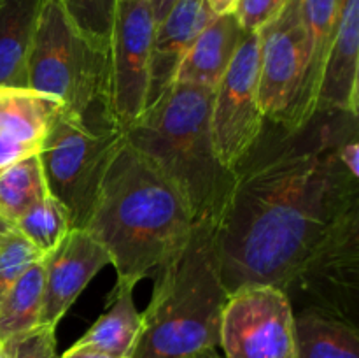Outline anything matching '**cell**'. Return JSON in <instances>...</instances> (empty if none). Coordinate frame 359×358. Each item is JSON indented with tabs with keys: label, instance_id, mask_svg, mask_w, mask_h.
<instances>
[{
	"label": "cell",
	"instance_id": "6da1fadb",
	"mask_svg": "<svg viewBox=\"0 0 359 358\" xmlns=\"http://www.w3.org/2000/svg\"><path fill=\"white\" fill-rule=\"evenodd\" d=\"M358 116L316 111L304 125L266 119L233 167L214 227L228 293L272 284L293 307L339 304L359 290V178L339 158Z\"/></svg>",
	"mask_w": 359,
	"mask_h": 358
},
{
	"label": "cell",
	"instance_id": "7a4b0ae2",
	"mask_svg": "<svg viewBox=\"0 0 359 358\" xmlns=\"http://www.w3.org/2000/svg\"><path fill=\"white\" fill-rule=\"evenodd\" d=\"M195 223L181 190L125 137L84 227L107 249L118 277L139 283L188 239Z\"/></svg>",
	"mask_w": 359,
	"mask_h": 358
},
{
	"label": "cell",
	"instance_id": "3957f363",
	"mask_svg": "<svg viewBox=\"0 0 359 358\" xmlns=\"http://www.w3.org/2000/svg\"><path fill=\"white\" fill-rule=\"evenodd\" d=\"M214 227L196 221L188 239L158 267L153 297L130 358H193L219 346L228 300Z\"/></svg>",
	"mask_w": 359,
	"mask_h": 358
},
{
	"label": "cell",
	"instance_id": "277c9868",
	"mask_svg": "<svg viewBox=\"0 0 359 358\" xmlns=\"http://www.w3.org/2000/svg\"><path fill=\"white\" fill-rule=\"evenodd\" d=\"M212 95L210 88L174 83L126 126L125 137L181 190L195 221L216 225L233 174L223 167L214 150Z\"/></svg>",
	"mask_w": 359,
	"mask_h": 358
},
{
	"label": "cell",
	"instance_id": "5b68a950",
	"mask_svg": "<svg viewBox=\"0 0 359 358\" xmlns=\"http://www.w3.org/2000/svg\"><path fill=\"white\" fill-rule=\"evenodd\" d=\"M109 81V53L84 39L56 0H44L28 58V90L56 98L70 114L102 125L112 123Z\"/></svg>",
	"mask_w": 359,
	"mask_h": 358
},
{
	"label": "cell",
	"instance_id": "8992f818",
	"mask_svg": "<svg viewBox=\"0 0 359 358\" xmlns=\"http://www.w3.org/2000/svg\"><path fill=\"white\" fill-rule=\"evenodd\" d=\"M125 142L112 123L93 125L60 109L37 151L49 195L65 209L72 228H84L104 175Z\"/></svg>",
	"mask_w": 359,
	"mask_h": 358
},
{
	"label": "cell",
	"instance_id": "52a82bcc",
	"mask_svg": "<svg viewBox=\"0 0 359 358\" xmlns=\"http://www.w3.org/2000/svg\"><path fill=\"white\" fill-rule=\"evenodd\" d=\"M265 121L259 102V35L245 32L210 105V135L224 168L233 171L256 142Z\"/></svg>",
	"mask_w": 359,
	"mask_h": 358
},
{
	"label": "cell",
	"instance_id": "ba28073f",
	"mask_svg": "<svg viewBox=\"0 0 359 358\" xmlns=\"http://www.w3.org/2000/svg\"><path fill=\"white\" fill-rule=\"evenodd\" d=\"M219 346L224 358H294V312L286 295L272 284H244L231 291Z\"/></svg>",
	"mask_w": 359,
	"mask_h": 358
},
{
	"label": "cell",
	"instance_id": "9c48e42d",
	"mask_svg": "<svg viewBox=\"0 0 359 358\" xmlns=\"http://www.w3.org/2000/svg\"><path fill=\"white\" fill-rule=\"evenodd\" d=\"M259 35V102L266 119L286 125L309 62L302 0H290Z\"/></svg>",
	"mask_w": 359,
	"mask_h": 358
},
{
	"label": "cell",
	"instance_id": "30bf717a",
	"mask_svg": "<svg viewBox=\"0 0 359 358\" xmlns=\"http://www.w3.org/2000/svg\"><path fill=\"white\" fill-rule=\"evenodd\" d=\"M105 265H111L107 249L86 228H72L53 251L42 256L44 298L39 325L56 329L62 316Z\"/></svg>",
	"mask_w": 359,
	"mask_h": 358
},
{
	"label": "cell",
	"instance_id": "8fae6325",
	"mask_svg": "<svg viewBox=\"0 0 359 358\" xmlns=\"http://www.w3.org/2000/svg\"><path fill=\"white\" fill-rule=\"evenodd\" d=\"M316 111H344L359 116V0H339Z\"/></svg>",
	"mask_w": 359,
	"mask_h": 358
},
{
	"label": "cell",
	"instance_id": "7c38bea8",
	"mask_svg": "<svg viewBox=\"0 0 359 358\" xmlns=\"http://www.w3.org/2000/svg\"><path fill=\"white\" fill-rule=\"evenodd\" d=\"M214 18L205 0H179L156 25L147 62L146 107L174 84L189 46Z\"/></svg>",
	"mask_w": 359,
	"mask_h": 358
},
{
	"label": "cell",
	"instance_id": "4fadbf2b",
	"mask_svg": "<svg viewBox=\"0 0 359 358\" xmlns=\"http://www.w3.org/2000/svg\"><path fill=\"white\" fill-rule=\"evenodd\" d=\"M245 32L235 14L216 16L189 46L174 83L216 90L230 67Z\"/></svg>",
	"mask_w": 359,
	"mask_h": 358
},
{
	"label": "cell",
	"instance_id": "5bb4252c",
	"mask_svg": "<svg viewBox=\"0 0 359 358\" xmlns=\"http://www.w3.org/2000/svg\"><path fill=\"white\" fill-rule=\"evenodd\" d=\"M44 0H0V88L28 90V58Z\"/></svg>",
	"mask_w": 359,
	"mask_h": 358
},
{
	"label": "cell",
	"instance_id": "9a60e30c",
	"mask_svg": "<svg viewBox=\"0 0 359 358\" xmlns=\"http://www.w3.org/2000/svg\"><path fill=\"white\" fill-rule=\"evenodd\" d=\"M302 7H304V20L307 27L309 62L300 93L291 109L286 126L304 125L316 112L319 81L335 28L339 0H302Z\"/></svg>",
	"mask_w": 359,
	"mask_h": 358
},
{
	"label": "cell",
	"instance_id": "2e32d148",
	"mask_svg": "<svg viewBox=\"0 0 359 358\" xmlns=\"http://www.w3.org/2000/svg\"><path fill=\"white\" fill-rule=\"evenodd\" d=\"M62 107L56 98L37 91L0 88V137L37 153Z\"/></svg>",
	"mask_w": 359,
	"mask_h": 358
},
{
	"label": "cell",
	"instance_id": "e0dca14e",
	"mask_svg": "<svg viewBox=\"0 0 359 358\" xmlns=\"http://www.w3.org/2000/svg\"><path fill=\"white\" fill-rule=\"evenodd\" d=\"M137 281L118 277L107 311L77 340V346H90L114 357L130 358L142 318L133 302Z\"/></svg>",
	"mask_w": 359,
	"mask_h": 358
},
{
	"label": "cell",
	"instance_id": "ac0fdd59",
	"mask_svg": "<svg viewBox=\"0 0 359 358\" xmlns=\"http://www.w3.org/2000/svg\"><path fill=\"white\" fill-rule=\"evenodd\" d=\"M294 358H359L358 325L333 316L294 314Z\"/></svg>",
	"mask_w": 359,
	"mask_h": 358
},
{
	"label": "cell",
	"instance_id": "d6986e66",
	"mask_svg": "<svg viewBox=\"0 0 359 358\" xmlns=\"http://www.w3.org/2000/svg\"><path fill=\"white\" fill-rule=\"evenodd\" d=\"M44 298L42 258L35 262L0 304V340L25 333L39 325Z\"/></svg>",
	"mask_w": 359,
	"mask_h": 358
},
{
	"label": "cell",
	"instance_id": "ffe728a7",
	"mask_svg": "<svg viewBox=\"0 0 359 358\" xmlns=\"http://www.w3.org/2000/svg\"><path fill=\"white\" fill-rule=\"evenodd\" d=\"M46 195L48 190L37 153L0 168V214L13 225Z\"/></svg>",
	"mask_w": 359,
	"mask_h": 358
},
{
	"label": "cell",
	"instance_id": "44dd1931",
	"mask_svg": "<svg viewBox=\"0 0 359 358\" xmlns=\"http://www.w3.org/2000/svg\"><path fill=\"white\" fill-rule=\"evenodd\" d=\"M14 228L44 256L62 242L72 225L65 209L48 193L14 223Z\"/></svg>",
	"mask_w": 359,
	"mask_h": 358
},
{
	"label": "cell",
	"instance_id": "7402d4cb",
	"mask_svg": "<svg viewBox=\"0 0 359 358\" xmlns=\"http://www.w3.org/2000/svg\"><path fill=\"white\" fill-rule=\"evenodd\" d=\"M84 39L109 53L118 0H56Z\"/></svg>",
	"mask_w": 359,
	"mask_h": 358
},
{
	"label": "cell",
	"instance_id": "603a6c76",
	"mask_svg": "<svg viewBox=\"0 0 359 358\" xmlns=\"http://www.w3.org/2000/svg\"><path fill=\"white\" fill-rule=\"evenodd\" d=\"M42 258L41 253L14 228L0 246V304L16 281Z\"/></svg>",
	"mask_w": 359,
	"mask_h": 358
},
{
	"label": "cell",
	"instance_id": "cb8c5ba5",
	"mask_svg": "<svg viewBox=\"0 0 359 358\" xmlns=\"http://www.w3.org/2000/svg\"><path fill=\"white\" fill-rule=\"evenodd\" d=\"M6 358H58L55 329L37 325L25 333L2 340Z\"/></svg>",
	"mask_w": 359,
	"mask_h": 358
},
{
	"label": "cell",
	"instance_id": "d4e9b609",
	"mask_svg": "<svg viewBox=\"0 0 359 358\" xmlns=\"http://www.w3.org/2000/svg\"><path fill=\"white\" fill-rule=\"evenodd\" d=\"M290 0H238L235 18L244 32H258L272 21Z\"/></svg>",
	"mask_w": 359,
	"mask_h": 358
},
{
	"label": "cell",
	"instance_id": "484cf974",
	"mask_svg": "<svg viewBox=\"0 0 359 358\" xmlns=\"http://www.w3.org/2000/svg\"><path fill=\"white\" fill-rule=\"evenodd\" d=\"M339 158L347 171L353 175L359 178V144H358V132L347 137L339 147Z\"/></svg>",
	"mask_w": 359,
	"mask_h": 358
},
{
	"label": "cell",
	"instance_id": "4316f807",
	"mask_svg": "<svg viewBox=\"0 0 359 358\" xmlns=\"http://www.w3.org/2000/svg\"><path fill=\"white\" fill-rule=\"evenodd\" d=\"M60 358H121V357H114V354L104 353L100 350H95V347L90 346H77L74 344L69 351H65V354H62Z\"/></svg>",
	"mask_w": 359,
	"mask_h": 358
},
{
	"label": "cell",
	"instance_id": "83f0119b",
	"mask_svg": "<svg viewBox=\"0 0 359 358\" xmlns=\"http://www.w3.org/2000/svg\"><path fill=\"white\" fill-rule=\"evenodd\" d=\"M209 9L212 11L214 16H226L233 14L238 6V0H205Z\"/></svg>",
	"mask_w": 359,
	"mask_h": 358
},
{
	"label": "cell",
	"instance_id": "f1b7e54d",
	"mask_svg": "<svg viewBox=\"0 0 359 358\" xmlns=\"http://www.w3.org/2000/svg\"><path fill=\"white\" fill-rule=\"evenodd\" d=\"M177 2L179 0H149L151 11H153V16H154V21H156V25L167 16L168 11H170Z\"/></svg>",
	"mask_w": 359,
	"mask_h": 358
},
{
	"label": "cell",
	"instance_id": "f546056e",
	"mask_svg": "<svg viewBox=\"0 0 359 358\" xmlns=\"http://www.w3.org/2000/svg\"><path fill=\"white\" fill-rule=\"evenodd\" d=\"M13 230H14V225L11 223V221H7L6 218L0 214V246L4 244V241L7 239V235H9Z\"/></svg>",
	"mask_w": 359,
	"mask_h": 358
},
{
	"label": "cell",
	"instance_id": "4dcf8cb0",
	"mask_svg": "<svg viewBox=\"0 0 359 358\" xmlns=\"http://www.w3.org/2000/svg\"><path fill=\"white\" fill-rule=\"evenodd\" d=\"M193 358H223V357H219V354L216 353V347H212V350H205L202 351V353L195 354Z\"/></svg>",
	"mask_w": 359,
	"mask_h": 358
},
{
	"label": "cell",
	"instance_id": "1f68e13d",
	"mask_svg": "<svg viewBox=\"0 0 359 358\" xmlns=\"http://www.w3.org/2000/svg\"><path fill=\"white\" fill-rule=\"evenodd\" d=\"M0 358H6V351H4V343L0 340Z\"/></svg>",
	"mask_w": 359,
	"mask_h": 358
}]
</instances>
